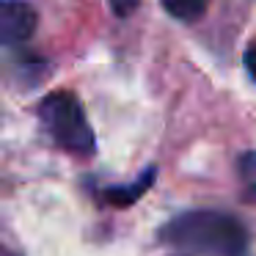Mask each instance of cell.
<instances>
[{
    "label": "cell",
    "mask_w": 256,
    "mask_h": 256,
    "mask_svg": "<svg viewBox=\"0 0 256 256\" xmlns=\"http://www.w3.org/2000/svg\"><path fill=\"white\" fill-rule=\"evenodd\" d=\"M39 118L44 132L52 138L58 149L74 157H91L96 149L94 130H91L80 100L69 91H52L42 100Z\"/></svg>",
    "instance_id": "2"
},
{
    "label": "cell",
    "mask_w": 256,
    "mask_h": 256,
    "mask_svg": "<svg viewBox=\"0 0 256 256\" xmlns=\"http://www.w3.org/2000/svg\"><path fill=\"white\" fill-rule=\"evenodd\" d=\"M245 69H248L250 80L256 83V44H250L248 50H245Z\"/></svg>",
    "instance_id": "8"
},
{
    "label": "cell",
    "mask_w": 256,
    "mask_h": 256,
    "mask_svg": "<svg viewBox=\"0 0 256 256\" xmlns=\"http://www.w3.org/2000/svg\"><path fill=\"white\" fill-rule=\"evenodd\" d=\"M108 3H110L113 14H118V17H130L140 6V0H108Z\"/></svg>",
    "instance_id": "7"
},
{
    "label": "cell",
    "mask_w": 256,
    "mask_h": 256,
    "mask_svg": "<svg viewBox=\"0 0 256 256\" xmlns=\"http://www.w3.org/2000/svg\"><path fill=\"white\" fill-rule=\"evenodd\" d=\"M36 8L25 0H3L0 6V39L6 47L22 44L36 30Z\"/></svg>",
    "instance_id": "3"
},
{
    "label": "cell",
    "mask_w": 256,
    "mask_h": 256,
    "mask_svg": "<svg viewBox=\"0 0 256 256\" xmlns=\"http://www.w3.org/2000/svg\"><path fill=\"white\" fill-rule=\"evenodd\" d=\"M162 245L201 256H248V228L220 210H190L174 215L157 232Z\"/></svg>",
    "instance_id": "1"
},
{
    "label": "cell",
    "mask_w": 256,
    "mask_h": 256,
    "mask_svg": "<svg viewBox=\"0 0 256 256\" xmlns=\"http://www.w3.org/2000/svg\"><path fill=\"white\" fill-rule=\"evenodd\" d=\"M154 179H157V168L149 166L138 179H135V182L105 188L100 196H102V201H108V204H113V206H130V204H135V201H138L140 196H144L146 190L152 188V184H154Z\"/></svg>",
    "instance_id": "4"
},
{
    "label": "cell",
    "mask_w": 256,
    "mask_h": 256,
    "mask_svg": "<svg viewBox=\"0 0 256 256\" xmlns=\"http://www.w3.org/2000/svg\"><path fill=\"white\" fill-rule=\"evenodd\" d=\"M237 176L242 184V198L256 204V152H242L237 157Z\"/></svg>",
    "instance_id": "5"
},
{
    "label": "cell",
    "mask_w": 256,
    "mask_h": 256,
    "mask_svg": "<svg viewBox=\"0 0 256 256\" xmlns=\"http://www.w3.org/2000/svg\"><path fill=\"white\" fill-rule=\"evenodd\" d=\"M210 0H162V8L179 22H193L206 12Z\"/></svg>",
    "instance_id": "6"
}]
</instances>
